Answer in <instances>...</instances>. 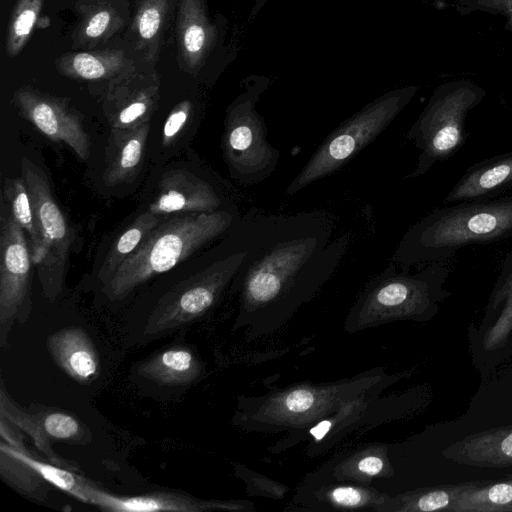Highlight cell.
Listing matches in <instances>:
<instances>
[{"label":"cell","mask_w":512,"mask_h":512,"mask_svg":"<svg viewBox=\"0 0 512 512\" xmlns=\"http://www.w3.org/2000/svg\"><path fill=\"white\" fill-rule=\"evenodd\" d=\"M162 217L146 211L140 214L114 241L96 274L98 288L105 284L118 267L142 244L162 221Z\"/></svg>","instance_id":"cell-22"},{"label":"cell","mask_w":512,"mask_h":512,"mask_svg":"<svg viewBox=\"0 0 512 512\" xmlns=\"http://www.w3.org/2000/svg\"><path fill=\"white\" fill-rule=\"evenodd\" d=\"M443 455L463 465L494 468L512 466V426L466 436L445 448Z\"/></svg>","instance_id":"cell-17"},{"label":"cell","mask_w":512,"mask_h":512,"mask_svg":"<svg viewBox=\"0 0 512 512\" xmlns=\"http://www.w3.org/2000/svg\"><path fill=\"white\" fill-rule=\"evenodd\" d=\"M64 491L81 502L110 512H204L236 508L231 503L197 499L177 491L116 495L78 472L71 474Z\"/></svg>","instance_id":"cell-12"},{"label":"cell","mask_w":512,"mask_h":512,"mask_svg":"<svg viewBox=\"0 0 512 512\" xmlns=\"http://www.w3.org/2000/svg\"><path fill=\"white\" fill-rule=\"evenodd\" d=\"M383 468V461L376 456H367L361 459L358 463V469L367 475H376Z\"/></svg>","instance_id":"cell-35"},{"label":"cell","mask_w":512,"mask_h":512,"mask_svg":"<svg viewBox=\"0 0 512 512\" xmlns=\"http://www.w3.org/2000/svg\"><path fill=\"white\" fill-rule=\"evenodd\" d=\"M204 375L203 363L190 344L174 341L137 362L131 376L137 384L152 390L185 389Z\"/></svg>","instance_id":"cell-15"},{"label":"cell","mask_w":512,"mask_h":512,"mask_svg":"<svg viewBox=\"0 0 512 512\" xmlns=\"http://www.w3.org/2000/svg\"><path fill=\"white\" fill-rule=\"evenodd\" d=\"M54 363L78 383L92 382L100 372V358L94 342L81 327L61 328L47 337Z\"/></svg>","instance_id":"cell-16"},{"label":"cell","mask_w":512,"mask_h":512,"mask_svg":"<svg viewBox=\"0 0 512 512\" xmlns=\"http://www.w3.org/2000/svg\"><path fill=\"white\" fill-rule=\"evenodd\" d=\"M258 96L249 89L229 105L221 140L230 176L248 187L269 178L280 158L279 150L267 138L264 118L255 109Z\"/></svg>","instance_id":"cell-9"},{"label":"cell","mask_w":512,"mask_h":512,"mask_svg":"<svg viewBox=\"0 0 512 512\" xmlns=\"http://www.w3.org/2000/svg\"><path fill=\"white\" fill-rule=\"evenodd\" d=\"M148 211L161 217L217 211L239 214L236 204L230 202L217 186L183 169L168 171L161 177Z\"/></svg>","instance_id":"cell-14"},{"label":"cell","mask_w":512,"mask_h":512,"mask_svg":"<svg viewBox=\"0 0 512 512\" xmlns=\"http://www.w3.org/2000/svg\"><path fill=\"white\" fill-rule=\"evenodd\" d=\"M449 267L434 262L415 273L397 271L391 262L367 285L351 310L349 321L367 327L394 319L423 320L431 317L450 293L443 289Z\"/></svg>","instance_id":"cell-5"},{"label":"cell","mask_w":512,"mask_h":512,"mask_svg":"<svg viewBox=\"0 0 512 512\" xmlns=\"http://www.w3.org/2000/svg\"><path fill=\"white\" fill-rule=\"evenodd\" d=\"M239 216L229 211H217L162 220L99 287L104 304L122 303L149 280L170 271L209 243L225 237Z\"/></svg>","instance_id":"cell-4"},{"label":"cell","mask_w":512,"mask_h":512,"mask_svg":"<svg viewBox=\"0 0 512 512\" xmlns=\"http://www.w3.org/2000/svg\"><path fill=\"white\" fill-rule=\"evenodd\" d=\"M0 416L28 435L47 461L79 471L76 464L60 457L52 449V444L56 442L85 445L91 441V432L75 416L56 408L19 406L7 393L3 379L0 386Z\"/></svg>","instance_id":"cell-11"},{"label":"cell","mask_w":512,"mask_h":512,"mask_svg":"<svg viewBox=\"0 0 512 512\" xmlns=\"http://www.w3.org/2000/svg\"><path fill=\"white\" fill-rule=\"evenodd\" d=\"M21 177L27 185L42 240L35 265L44 297L55 302L63 293L68 258L75 234L60 207L43 169L27 157L21 160Z\"/></svg>","instance_id":"cell-8"},{"label":"cell","mask_w":512,"mask_h":512,"mask_svg":"<svg viewBox=\"0 0 512 512\" xmlns=\"http://www.w3.org/2000/svg\"><path fill=\"white\" fill-rule=\"evenodd\" d=\"M512 237V195L436 209L403 235L391 262L403 271L445 262L471 244Z\"/></svg>","instance_id":"cell-3"},{"label":"cell","mask_w":512,"mask_h":512,"mask_svg":"<svg viewBox=\"0 0 512 512\" xmlns=\"http://www.w3.org/2000/svg\"><path fill=\"white\" fill-rule=\"evenodd\" d=\"M334 220L324 210L239 216L226 237L246 252L231 283L239 294L234 328L270 333L308 302L333 275L350 236L332 238Z\"/></svg>","instance_id":"cell-1"},{"label":"cell","mask_w":512,"mask_h":512,"mask_svg":"<svg viewBox=\"0 0 512 512\" xmlns=\"http://www.w3.org/2000/svg\"><path fill=\"white\" fill-rule=\"evenodd\" d=\"M485 95L483 87L468 79L446 82L433 91L406 134L419 150L416 166L407 178L427 174L437 162L447 159L463 145L467 115Z\"/></svg>","instance_id":"cell-7"},{"label":"cell","mask_w":512,"mask_h":512,"mask_svg":"<svg viewBox=\"0 0 512 512\" xmlns=\"http://www.w3.org/2000/svg\"><path fill=\"white\" fill-rule=\"evenodd\" d=\"M330 498L333 503L344 507H356L366 502L365 493L354 487H337L334 489Z\"/></svg>","instance_id":"cell-33"},{"label":"cell","mask_w":512,"mask_h":512,"mask_svg":"<svg viewBox=\"0 0 512 512\" xmlns=\"http://www.w3.org/2000/svg\"><path fill=\"white\" fill-rule=\"evenodd\" d=\"M149 130L150 121L132 128H111L103 174L106 186L127 182L136 175L142 163Z\"/></svg>","instance_id":"cell-18"},{"label":"cell","mask_w":512,"mask_h":512,"mask_svg":"<svg viewBox=\"0 0 512 512\" xmlns=\"http://www.w3.org/2000/svg\"><path fill=\"white\" fill-rule=\"evenodd\" d=\"M43 0H18L7 27L6 53L17 56L28 42L38 21Z\"/></svg>","instance_id":"cell-28"},{"label":"cell","mask_w":512,"mask_h":512,"mask_svg":"<svg viewBox=\"0 0 512 512\" xmlns=\"http://www.w3.org/2000/svg\"><path fill=\"white\" fill-rule=\"evenodd\" d=\"M2 200L16 223L25 231L34 264L39 262L42 252V240L38 229L33 203L23 178H5Z\"/></svg>","instance_id":"cell-23"},{"label":"cell","mask_w":512,"mask_h":512,"mask_svg":"<svg viewBox=\"0 0 512 512\" xmlns=\"http://www.w3.org/2000/svg\"><path fill=\"white\" fill-rule=\"evenodd\" d=\"M192 112V103L182 101L177 104L167 116L162 130V145L171 146L178 138L189 121Z\"/></svg>","instance_id":"cell-32"},{"label":"cell","mask_w":512,"mask_h":512,"mask_svg":"<svg viewBox=\"0 0 512 512\" xmlns=\"http://www.w3.org/2000/svg\"><path fill=\"white\" fill-rule=\"evenodd\" d=\"M1 478L22 495L44 501L53 487L32 466L19 457L11 446L0 440Z\"/></svg>","instance_id":"cell-25"},{"label":"cell","mask_w":512,"mask_h":512,"mask_svg":"<svg viewBox=\"0 0 512 512\" xmlns=\"http://www.w3.org/2000/svg\"><path fill=\"white\" fill-rule=\"evenodd\" d=\"M489 310L500 311L496 322L484 337L485 348L493 350L502 346L512 331V250L503 259Z\"/></svg>","instance_id":"cell-24"},{"label":"cell","mask_w":512,"mask_h":512,"mask_svg":"<svg viewBox=\"0 0 512 512\" xmlns=\"http://www.w3.org/2000/svg\"><path fill=\"white\" fill-rule=\"evenodd\" d=\"M14 103L22 117L46 137L65 143L82 161L89 158V134L82 117L66 101L23 88L15 93Z\"/></svg>","instance_id":"cell-13"},{"label":"cell","mask_w":512,"mask_h":512,"mask_svg":"<svg viewBox=\"0 0 512 512\" xmlns=\"http://www.w3.org/2000/svg\"><path fill=\"white\" fill-rule=\"evenodd\" d=\"M512 183V152L470 166L444 199V203L472 201Z\"/></svg>","instance_id":"cell-19"},{"label":"cell","mask_w":512,"mask_h":512,"mask_svg":"<svg viewBox=\"0 0 512 512\" xmlns=\"http://www.w3.org/2000/svg\"><path fill=\"white\" fill-rule=\"evenodd\" d=\"M453 512H512V479L471 482L458 497Z\"/></svg>","instance_id":"cell-26"},{"label":"cell","mask_w":512,"mask_h":512,"mask_svg":"<svg viewBox=\"0 0 512 512\" xmlns=\"http://www.w3.org/2000/svg\"><path fill=\"white\" fill-rule=\"evenodd\" d=\"M204 0H180L178 39L185 62L195 69L206 58L215 40Z\"/></svg>","instance_id":"cell-20"},{"label":"cell","mask_w":512,"mask_h":512,"mask_svg":"<svg viewBox=\"0 0 512 512\" xmlns=\"http://www.w3.org/2000/svg\"><path fill=\"white\" fill-rule=\"evenodd\" d=\"M153 86L121 87L111 91L105 114L111 128H132L149 122L156 106Z\"/></svg>","instance_id":"cell-21"},{"label":"cell","mask_w":512,"mask_h":512,"mask_svg":"<svg viewBox=\"0 0 512 512\" xmlns=\"http://www.w3.org/2000/svg\"><path fill=\"white\" fill-rule=\"evenodd\" d=\"M110 23V12L107 10H99L87 20L84 27V33L90 39L99 38L107 31Z\"/></svg>","instance_id":"cell-34"},{"label":"cell","mask_w":512,"mask_h":512,"mask_svg":"<svg viewBox=\"0 0 512 512\" xmlns=\"http://www.w3.org/2000/svg\"><path fill=\"white\" fill-rule=\"evenodd\" d=\"M246 252L226 236L219 256L189 277L131 311L122 324L128 348L146 346L175 333H183L203 319L231 286Z\"/></svg>","instance_id":"cell-2"},{"label":"cell","mask_w":512,"mask_h":512,"mask_svg":"<svg viewBox=\"0 0 512 512\" xmlns=\"http://www.w3.org/2000/svg\"><path fill=\"white\" fill-rule=\"evenodd\" d=\"M39 28H44V27H47L49 25V18L48 17H41L40 19H38L37 21V24H36Z\"/></svg>","instance_id":"cell-37"},{"label":"cell","mask_w":512,"mask_h":512,"mask_svg":"<svg viewBox=\"0 0 512 512\" xmlns=\"http://www.w3.org/2000/svg\"><path fill=\"white\" fill-rule=\"evenodd\" d=\"M165 0H148L141 7L136 18L139 36L143 40H152L161 27L164 16Z\"/></svg>","instance_id":"cell-31"},{"label":"cell","mask_w":512,"mask_h":512,"mask_svg":"<svg viewBox=\"0 0 512 512\" xmlns=\"http://www.w3.org/2000/svg\"><path fill=\"white\" fill-rule=\"evenodd\" d=\"M471 482L424 488L406 494L401 498L399 511L410 512H453L460 494Z\"/></svg>","instance_id":"cell-27"},{"label":"cell","mask_w":512,"mask_h":512,"mask_svg":"<svg viewBox=\"0 0 512 512\" xmlns=\"http://www.w3.org/2000/svg\"><path fill=\"white\" fill-rule=\"evenodd\" d=\"M329 428L330 422L325 421L320 423L317 427H314L311 430V434L314 435V437L319 440L324 437L325 433L329 430Z\"/></svg>","instance_id":"cell-36"},{"label":"cell","mask_w":512,"mask_h":512,"mask_svg":"<svg viewBox=\"0 0 512 512\" xmlns=\"http://www.w3.org/2000/svg\"><path fill=\"white\" fill-rule=\"evenodd\" d=\"M416 92L415 86L388 92L342 122L318 146L289 183L286 193L293 196L348 164L391 124Z\"/></svg>","instance_id":"cell-6"},{"label":"cell","mask_w":512,"mask_h":512,"mask_svg":"<svg viewBox=\"0 0 512 512\" xmlns=\"http://www.w3.org/2000/svg\"><path fill=\"white\" fill-rule=\"evenodd\" d=\"M35 267L25 231L9 213L4 201L0 212V346L7 349L15 323H25L32 312Z\"/></svg>","instance_id":"cell-10"},{"label":"cell","mask_w":512,"mask_h":512,"mask_svg":"<svg viewBox=\"0 0 512 512\" xmlns=\"http://www.w3.org/2000/svg\"><path fill=\"white\" fill-rule=\"evenodd\" d=\"M461 15L486 13L505 19V28L512 33V0H453Z\"/></svg>","instance_id":"cell-30"},{"label":"cell","mask_w":512,"mask_h":512,"mask_svg":"<svg viewBox=\"0 0 512 512\" xmlns=\"http://www.w3.org/2000/svg\"><path fill=\"white\" fill-rule=\"evenodd\" d=\"M109 60L98 54L80 52L68 57L65 72L85 80L105 77L112 68Z\"/></svg>","instance_id":"cell-29"}]
</instances>
